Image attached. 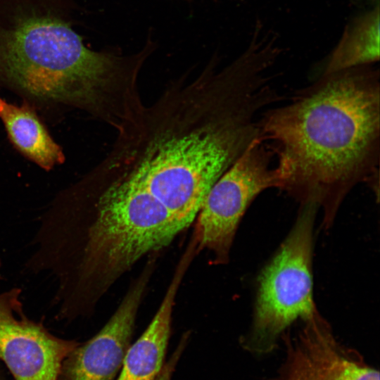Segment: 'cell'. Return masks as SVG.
<instances>
[{"instance_id": "6da1fadb", "label": "cell", "mask_w": 380, "mask_h": 380, "mask_svg": "<svg viewBox=\"0 0 380 380\" xmlns=\"http://www.w3.org/2000/svg\"><path fill=\"white\" fill-rule=\"evenodd\" d=\"M281 99L265 67L246 55L170 85L132 125L156 190L198 212L211 186L260 137L262 113Z\"/></svg>"}, {"instance_id": "7a4b0ae2", "label": "cell", "mask_w": 380, "mask_h": 380, "mask_svg": "<svg viewBox=\"0 0 380 380\" xmlns=\"http://www.w3.org/2000/svg\"><path fill=\"white\" fill-rule=\"evenodd\" d=\"M260 136L272 151L277 189L322 208L325 225L357 184L379 194L380 77L373 65L322 75L266 109Z\"/></svg>"}, {"instance_id": "3957f363", "label": "cell", "mask_w": 380, "mask_h": 380, "mask_svg": "<svg viewBox=\"0 0 380 380\" xmlns=\"http://www.w3.org/2000/svg\"><path fill=\"white\" fill-rule=\"evenodd\" d=\"M89 49L56 13L18 6L0 20V81L38 101L84 110L117 132L142 110L139 72L154 50Z\"/></svg>"}, {"instance_id": "277c9868", "label": "cell", "mask_w": 380, "mask_h": 380, "mask_svg": "<svg viewBox=\"0 0 380 380\" xmlns=\"http://www.w3.org/2000/svg\"><path fill=\"white\" fill-rule=\"evenodd\" d=\"M317 205H301L296 223L259 277L255 312L243 348L256 354L272 352L295 321L319 312L312 293L313 227Z\"/></svg>"}, {"instance_id": "5b68a950", "label": "cell", "mask_w": 380, "mask_h": 380, "mask_svg": "<svg viewBox=\"0 0 380 380\" xmlns=\"http://www.w3.org/2000/svg\"><path fill=\"white\" fill-rule=\"evenodd\" d=\"M274 156L258 137L213 184L196 216L195 238L218 262L227 261L237 227L262 191L278 186Z\"/></svg>"}, {"instance_id": "8992f818", "label": "cell", "mask_w": 380, "mask_h": 380, "mask_svg": "<svg viewBox=\"0 0 380 380\" xmlns=\"http://www.w3.org/2000/svg\"><path fill=\"white\" fill-rule=\"evenodd\" d=\"M21 293L19 287L0 293V360L15 380H59L63 360L80 343L30 319Z\"/></svg>"}, {"instance_id": "52a82bcc", "label": "cell", "mask_w": 380, "mask_h": 380, "mask_svg": "<svg viewBox=\"0 0 380 380\" xmlns=\"http://www.w3.org/2000/svg\"><path fill=\"white\" fill-rule=\"evenodd\" d=\"M144 274L104 327L80 343L63 362L59 380H115L131 345L136 315L147 284Z\"/></svg>"}, {"instance_id": "ba28073f", "label": "cell", "mask_w": 380, "mask_h": 380, "mask_svg": "<svg viewBox=\"0 0 380 380\" xmlns=\"http://www.w3.org/2000/svg\"><path fill=\"white\" fill-rule=\"evenodd\" d=\"M192 256L186 251L158 311L141 336L129 346L115 380H155L164 365L175 298Z\"/></svg>"}, {"instance_id": "9c48e42d", "label": "cell", "mask_w": 380, "mask_h": 380, "mask_svg": "<svg viewBox=\"0 0 380 380\" xmlns=\"http://www.w3.org/2000/svg\"><path fill=\"white\" fill-rule=\"evenodd\" d=\"M303 322L298 336L313 358L318 380H379V370L357 351L341 344L319 312Z\"/></svg>"}, {"instance_id": "30bf717a", "label": "cell", "mask_w": 380, "mask_h": 380, "mask_svg": "<svg viewBox=\"0 0 380 380\" xmlns=\"http://www.w3.org/2000/svg\"><path fill=\"white\" fill-rule=\"evenodd\" d=\"M380 11L379 4L349 23L327 62L323 75L379 61Z\"/></svg>"}, {"instance_id": "8fae6325", "label": "cell", "mask_w": 380, "mask_h": 380, "mask_svg": "<svg viewBox=\"0 0 380 380\" xmlns=\"http://www.w3.org/2000/svg\"><path fill=\"white\" fill-rule=\"evenodd\" d=\"M0 118L11 141L25 156L46 170L63 163L61 148L30 108L6 102Z\"/></svg>"}, {"instance_id": "7c38bea8", "label": "cell", "mask_w": 380, "mask_h": 380, "mask_svg": "<svg viewBox=\"0 0 380 380\" xmlns=\"http://www.w3.org/2000/svg\"><path fill=\"white\" fill-rule=\"evenodd\" d=\"M286 358L274 380H318L313 358L298 336L286 338Z\"/></svg>"}, {"instance_id": "4fadbf2b", "label": "cell", "mask_w": 380, "mask_h": 380, "mask_svg": "<svg viewBox=\"0 0 380 380\" xmlns=\"http://www.w3.org/2000/svg\"><path fill=\"white\" fill-rule=\"evenodd\" d=\"M186 338L182 339L178 347L167 362L164 363L160 372L155 380H171L176 365L186 343Z\"/></svg>"}, {"instance_id": "5bb4252c", "label": "cell", "mask_w": 380, "mask_h": 380, "mask_svg": "<svg viewBox=\"0 0 380 380\" xmlns=\"http://www.w3.org/2000/svg\"><path fill=\"white\" fill-rule=\"evenodd\" d=\"M6 102L0 98V112L3 109Z\"/></svg>"}, {"instance_id": "9a60e30c", "label": "cell", "mask_w": 380, "mask_h": 380, "mask_svg": "<svg viewBox=\"0 0 380 380\" xmlns=\"http://www.w3.org/2000/svg\"><path fill=\"white\" fill-rule=\"evenodd\" d=\"M0 380H1V379L0 378Z\"/></svg>"}]
</instances>
